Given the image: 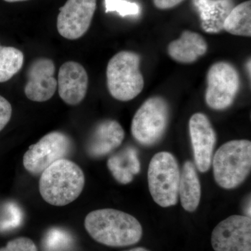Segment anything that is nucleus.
I'll use <instances>...</instances> for the list:
<instances>
[{"label": "nucleus", "instance_id": "1", "mask_svg": "<svg viewBox=\"0 0 251 251\" xmlns=\"http://www.w3.org/2000/svg\"><path fill=\"white\" fill-rule=\"evenodd\" d=\"M85 227L96 242L108 247L134 245L143 236V227L134 216L113 209L92 211L86 216Z\"/></svg>", "mask_w": 251, "mask_h": 251}, {"label": "nucleus", "instance_id": "2", "mask_svg": "<svg viewBox=\"0 0 251 251\" xmlns=\"http://www.w3.org/2000/svg\"><path fill=\"white\" fill-rule=\"evenodd\" d=\"M85 183V175L80 167L67 158H62L41 173L39 192L51 205L65 206L80 196Z\"/></svg>", "mask_w": 251, "mask_h": 251}, {"label": "nucleus", "instance_id": "3", "mask_svg": "<svg viewBox=\"0 0 251 251\" xmlns=\"http://www.w3.org/2000/svg\"><path fill=\"white\" fill-rule=\"evenodd\" d=\"M212 163L214 179L221 187H237L251 172V141L234 140L224 144L216 151Z\"/></svg>", "mask_w": 251, "mask_h": 251}, {"label": "nucleus", "instance_id": "4", "mask_svg": "<svg viewBox=\"0 0 251 251\" xmlns=\"http://www.w3.org/2000/svg\"><path fill=\"white\" fill-rule=\"evenodd\" d=\"M140 64V56L132 51H121L110 59L106 69L107 86L114 99L129 101L141 93L145 82Z\"/></svg>", "mask_w": 251, "mask_h": 251}, {"label": "nucleus", "instance_id": "5", "mask_svg": "<svg viewBox=\"0 0 251 251\" xmlns=\"http://www.w3.org/2000/svg\"><path fill=\"white\" fill-rule=\"evenodd\" d=\"M148 176L149 189L157 204L169 207L177 203L180 171L172 153L167 151L156 153L149 165Z\"/></svg>", "mask_w": 251, "mask_h": 251}, {"label": "nucleus", "instance_id": "6", "mask_svg": "<svg viewBox=\"0 0 251 251\" xmlns=\"http://www.w3.org/2000/svg\"><path fill=\"white\" fill-rule=\"evenodd\" d=\"M169 115V105L164 99L153 97L147 99L132 120V135L144 146L154 145L164 135Z\"/></svg>", "mask_w": 251, "mask_h": 251}, {"label": "nucleus", "instance_id": "7", "mask_svg": "<svg viewBox=\"0 0 251 251\" xmlns=\"http://www.w3.org/2000/svg\"><path fill=\"white\" fill-rule=\"evenodd\" d=\"M206 83V103L213 110H222L233 103L239 92L240 78L232 64L219 62L209 68Z\"/></svg>", "mask_w": 251, "mask_h": 251}, {"label": "nucleus", "instance_id": "8", "mask_svg": "<svg viewBox=\"0 0 251 251\" xmlns=\"http://www.w3.org/2000/svg\"><path fill=\"white\" fill-rule=\"evenodd\" d=\"M72 149V140L67 134L50 132L29 147L23 156V166L31 174L41 175L54 162L66 158Z\"/></svg>", "mask_w": 251, "mask_h": 251}, {"label": "nucleus", "instance_id": "9", "mask_svg": "<svg viewBox=\"0 0 251 251\" xmlns=\"http://www.w3.org/2000/svg\"><path fill=\"white\" fill-rule=\"evenodd\" d=\"M215 251H251V219L247 216H229L219 223L211 234Z\"/></svg>", "mask_w": 251, "mask_h": 251}, {"label": "nucleus", "instance_id": "10", "mask_svg": "<svg viewBox=\"0 0 251 251\" xmlns=\"http://www.w3.org/2000/svg\"><path fill=\"white\" fill-rule=\"evenodd\" d=\"M97 9V0H67L59 9L57 28L69 40L80 39L90 28Z\"/></svg>", "mask_w": 251, "mask_h": 251}, {"label": "nucleus", "instance_id": "11", "mask_svg": "<svg viewBox=\"0 0 251 251\" xmlns=\"http://www.w3.org/2000/svg\"><path fill=\"white\" fill-rule=\"evenodd\" d=\"M189 133L196 166L200 172L205 173L212 161L216 142L215 130L208 117L198 112L190 119Z\"/></svg>", "mask_w": 251, "mask_h": 251}, {"label": "nucleus", "instance_id": "12", "mask_svg": "<svg viewBox=\"0 0 251 251\" xmlns=\"http://www.w3.org/2000/svg\"><path fill=\"white\" fill-rule=\"evenodd\" d=\"M55 66L52 59L46 57L36 59L27 71V83L25 94L34 102H45L53 97L57 87L54 77Z\"/></svg>", "mask_w": 251, "mask_h": 251}, {"label": "nucleus", "instance_id": "13", "mask_svg": "<svg viewBox=\"0 0 251 251\" xmlns=\"http://www.w3.org/2000/svg\"><path fill=\"white\" fill-rule=\"evenodd\" d=\"M88 84L87 73L78 62L69 61L59 68L57 80L59 95L68 105H78L84 100Z\"/></svg>", "mask_w": 251, "mask_h": 251}, {"label": "nucleus", "instance_id": "14", "mask_svg": "<svg viewBox=\"0 0 251 251\" xmlns=\"http://www.w3.org/2000/svg\"><path fill=\"white\" fill-rule=\"evenodd\" d=\"M125 137V130L119 122L104 120L94 128L87 142V153L94 158L105 156L118 148Z\"/></svg>", "mask_w": 251, "mask_h": 251}, {"label": "nucleus", "instance_id": "15", "mask_svg": "<svg viewBox=\"0 0 251 251\" xmlns=\"http://www.w3.org/2000/svg\"><path fill=\"white\" fill-rule=\"evenodd\" d=\"M208 50V44L201 34L195 31H183L179 39L172 41L168 47L170 57L181 64H192Z\"/></svg>", "mask_w": 251, "mask_h": 251}, {"label": "nucleus", "instance_id": "16", "mask_svg": "<svg viewBox=\"0 0 251 251\" xmlns=\"http://www.w3.org/2000/svg\"><path fill=\"white\" fill-rule=\"evenodd\" d=\"M200 14L201 27L209 34L224 30V24L234 8L232 0H193Z\"/></svg>", "mask_w": 251, "mask_h": 251}, {"label": "nucleus", "instance_id": "17", "mask_svg": "<svg viewBox=\"0 0 251 251\" xmlns=\"http://www.w3.org/2000/svg\"><path fill=\"white\" fill-rule=\"evenodd\" d=\"M179 196L185 210H196L201 201V186L196 166L191 161L185 162L180 173Z\"/></svg>", "mask_w": 251, "mask_h": 251}, {"label": "nucleus", "instance_id": "18", "mask_svg": "<svg viewBox=\"0 0 251 251\" xmlns=\"http://www.w3.org/2000/svg\"><path fill=\"white\" fill-rule=\"evenodd\" d=\"M107 165L112 176L122 184L131 182L133 175L138 174L141 168L138 152L133 148H127L122 152L110 156Z\"/></svg>", "mask_w": 251, "mask_h": 251}, {"label": "nucleus", "instance_id": "19", "mask_svg": "<svg viewBox=\"0 0 251 251\" xmlns=\"http://www.w3.org/2000/svg\"><path fill=\"white\" fill-rule=\"evenodd\" d=\"M224 29L232 35L251 37V0L234 6L225 21Z\"/></svg>", "mask_w": 251, "mask_h": 251}, {"label": "nucleus", "instance_id": "20", "mask_svg": "<svg viewBox=\"0 0 251 251\" xmlns=\"http://www.w3.org/2000/svg\"><path fill=\"white\" fill-rule=\"evenodd\" d=\"M24 64V54L19 49L0 45V82H5L20 72Z\"/></svg>", "mask_w": 251, "mask_h": 251}, {"label": "nucleus", "instance_id": "21", "mask_svg": "<svg viewBox=\"0 0 251 251\" xmlns=\"http://www.w3.org/2000/svg\"><path fill=\"white\" fill-rule=\"evenodd\" d=\"M105 13L117 12L122 17L139 14L140 8L136 3L126 0H105Z\"/></svg>", "mask_w": 251, "mask_h": 251}, {"label": "nucleus", "instance_id": "22", "mask_svg": "<svg viewBox=\"0 0 251 251\" xmlns=\"http://www.w3.org/2000/svg\"><path fill=\"white\" fill-rule=\"evenodd\" d=\"M0 251H38L37 247L31 239L27 237H18L9 241L6 247Z\"/></svg>", "mask_w": 251, "mask_h": 251}, {"label": "nucleus", "instance_id": "23", "mask_svg": "<svg viewBox=\"0 0 251 251\" xmlns=\"http://www.w3.org/2000/svg\"><path fill=\"white\" fill-rule=\"evenodd\" d=\"M12 116V107L7 99L0 96V131L4 129Z\"/></svg>", "mask_w": 251, "mask_h": 251}, {"label": "nucleus", "instance_id": "24", "mask_svg": "<svg viewBox=\"0 0 251 251\" xmlns=\"http://www.w3.org/2000/svg\"><path fill=\"white\" fill-rule=\"evenodd\" d=\"M183 1L184 0H153L155 6L162 10L172 9Z\"/></svg>", "mask_w": 251, "mask_h": 251}, {"label": "nucleus", "instance_id": "25", "mask_svg": "<svg viewBox=\"0 0 251 251\" xmlns=\"http://www.w3.org/2000/svg\"><path fill=\"white\" fill-rule=\"evenodd\" d=\"M149 251L147 250V249H144V248L138 247L135 248V249H130L129 251Z\"/></svg>", "mask_w": 251, "mask_h": 251}, {"label": "nucleus", "instance_id": "26", "mask_svg": "<svg viewBox=\"0 0 251 251\" xmlns=\"http://www.w3.org/2000/svg\"><path fill=\"white\" fill-rule=\"evenodd\" d=\"M4 1L7 2H17V1H27V0H4Z\"/></svg>", "mask_w": 251, "mask_h": 251}]
</instances>
